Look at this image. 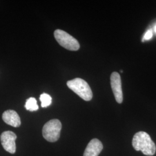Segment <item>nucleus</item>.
<instances>
[{"instance_id": "1", "label": "nucleus", "mask_w": 156, "mask_h": 156, "mask_svg": "<svg viewBox=\"0 0 156 156\" xmlns=\"http://www.w3.org/2000/svg\"><path fill=\"white\" fill-rule=\"evenodd\" d=\"M132 144L135 150L141 151L146 156H153L156 151V146L147 133L140 131L134 135Z\"/></svg>"}, {"instance_id": "2", "label": "nucleus", "mask_w": 156, "mask_h": 156, "mask_svg": "<svg viewBox=\"0 0 156 156\" xmlns=\"http://www.w3.org/2000/svg\"><path fill=\"white\" fill-rule=\"evenodd\" d=\"M67 86L78 95L81 98L86 101L93 98V93L89 84L81 78H75L68 81Z\"/></svg>"}, {"instance_id": "3", "label": "nucleus", "mask_w": 156, "mask_h": 156, "mask_svg": "<svg viewBox=\"0 0 156 156\" xmlns=\"http://www.w3.org/2000/svg\"><path fill=\"white\" fill-rule=\"evenodd\" d=\"M62 127V123L59 120H50L43 127V136L45 140L50 142H56L60 138Z\"/></svg>"}, {"instance_id": "4", "label": "nucleus", "mask_w": 156, "mask_h": 156, "mask_svg": "<svg viewBox=\"0 0 156 156\" xmlns=\"http://www.w3.org/2000/svg\"><path fill=\"white\" fill-rule=\"evenodd\" d=\"M54 36L57 42L67 50L76 51L80 48L78 41L63 30H56Z\"/></svg>"}, {"instance_id": "5", "label": "nucleus", "mask_w": 156, "mask_h": 156, "mask_svg": "<svg viewBox=\"0 0 156 156\" xmlns=\"http://www.w3.org/2000/svg\"><path fill=\"white\" fill-rule=\"evenodd\" d=\"M16 138V135L10 131H4L1 134V142L6 151L11 154H14L16 152L15 140Z\"/></svg>"}, {"instance_id": "6", "label": "nucleus", "mask_w": 156, "mask_h": 156, "mask_svg": "<svg viewBox=\"0 0 156 156\" xmlns=\"http://www.w3.org/2000/svg\"><path fill=\"white\" fill-rule=\"evenodd\" d=\"M111 84L113 94L117 103L121 104L123 100L122 80L119 73L113 72L111 76Z\"/></svg>"}, {"instance_id": "7", "label": "nucleus", "mask_w": 156, "mask_h": 156, "mask_svg": "<svg viewBox=\"0 0 156 156\" xmlns=\"http://www.w3.org/2000/svg\"><path fill=\"white\" fill-rule=\"evenodd\" d=\"M103 149V145L100 140L93 139L87 146L83 156H98Z\"/></svg>"}, {"instance_id": "8", "label": "nucleus", "mask_w": 156, "mask_h": 156, "mask_svg": "<svg viewBox=\"0 0 156 156\" xmlns=\"http://www.w3.org/2000/svg\"><path fill=\"white\" fill-rule=\"evenodd\" d=\"M2 119L5 123L13 127H18L21 124L20 116L13 110H7L2 114Z\"/></svg>"}, {"instance_id": "9", "label": "nucleus", "mask_w": 156, "mask_h": 156, "mask_svg": "<svg viewBox=\"0 0 156 156\" xmlns=\"http://www.w3.org/2000/svg\"><path fill=\"white\" fill-rule=\"evenodd\" d=\"M25 108L27 110L31 112L36 111L39 108L36 99L33 97H30L27 100L25 104Z\"/></svg>"}, {"instance_id": "10", "label": "nucleus", "mask_w": 156, "mask_h": 156, "mask_svg": "<svg viewBox=\"0 0 156 156\" xmlns=\"http://www.w3.org/2000/svg\"><path fill=\"white\" fill-rule=\"evenodd\" d=\"M39 100L41 102V106L42 108H46L48 106H50L52 101L51 97L46 93H43L41 95Z\"/></svg>"}, {"instance_id": "11", "label": "nucleus", "mask_w": 156, "mask_h": 156, "mask_svg": "<svg viewBox=\"0 0 156 156\" xmlns=\"http://www.w3.org/2000/svg\"><path fill=\"white\" fill-rule=\"evenodd\" d=\"M153 37V32L151 30H148L146 33H145V35L142 39V42H144L145 41H147V40H149L151 39Z\"/></svg>"}, {"instance_id": "12", "label": "nucleus", "mask_w": 156, "mask_h": 156, "mask_svg": "<svg viewBox=\"0 0 156 156\" xmlns=\"http://www.w3.org/2000/svg\"><path fill=\"white\" fill-rule=\"evenodd\" d=\"M155 32L156 33V26L155 27Z\"/></svg>"}]
</instances>
